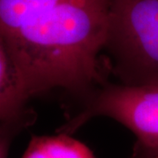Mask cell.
<instances>
[{
    "instance_id": "obj_1",
    "label": "cell",
    "mask_w": 158,
    "mask_h": 158,
    "mask_svg": "<svg viewBox=\"0 0 158 158\" xmlns=\"http://www.w3.org/2000/svg\"><path fill=\"white\" fill-rule=\"evenodd\" d=\"M113 0H0V43L31 96L61 89L87 95L106 85L102 52Z\"/></svg>"
},
{
    "instance_id": "obj_2",
    "label": "cell",
    "mask_w": 158,
    "mask_h": 158,
    "mask_svg": "<svg viewBox=\"0 0 158 158\" xmlns=\"http://www.w3.org/2000/svg\"><path fill=\"white\" fill-rule=\"evenodd\" d=\"M104 52L120 84L158 85V0H113Z\"/></svg>"
},
{
    "instance_id": "obj_3",
    "label": "cell",
    "mask_w": 158,
    "mask_h": 158,
    "mask_svg": "<svg viewBox=\"0 0 158 158\" xmlns=\"http://www.w3.org/2000/svg\"><path fill=\"white\" fill-rule=\"evenodd\" d=\"M89 98L82 113L61 127L59 134L71 135L88 119L106 116L135 134V156L158 154V85L106 84Z\"/></svg>"
},
{
    "instance_id": "obj_4",
    "label": "cell",
    "mask_w": 158,
    "mask_h": 158,
    "mask_svg": "<svg viewBox=\"0 0 158 158\" xmlns=\"http://www.w3.org/2000/svg\"><path fill=\"white\" fill-rule=\"evenodd\" d=\"M28 84L22 69L6 47L0 43V146L10 148L14 135L32 123L27 109L31 98Z\"/></svg>"
},
{
    "instance_id": "obj_5",
    "label": "cell",
    "mask_w": 158,
    "mask_h": 158,
    "mask_svg": "<svg viewBox=\"0 0 158 158\" xmlns=\"http://www.w3.org/2000/svg\"><path fill=\"white\" fill-rule=\"evenodd\" d=\"M22 158H96L90 148L69 135L33 136Z\"/></svg>"
},
{
    "instance_id": "obj_6",
    "label": "cell",
    "mask_w": 158,
    "mask_h": 158,
    "mask_svg": "<svg viewBox=\"0 0 158 158\" xmlns=\"http://www.w3.org/2000/svg\"><path fill=\"white\" fill-rule=\"evenodd\" d=\"M132 158H158V154L148 155V156H135V155H133Z\"/></svg>"
}]
</instances>
